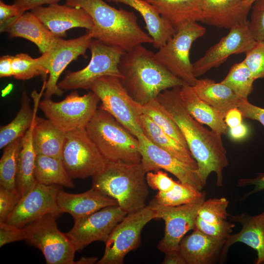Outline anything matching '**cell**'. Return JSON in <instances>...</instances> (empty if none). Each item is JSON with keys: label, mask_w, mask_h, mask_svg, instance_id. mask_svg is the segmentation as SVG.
<instances>
[{"label": "cell", "mask_w": 264, "mask_h": 264, "mask_svg": "<svg viewBox=\"0 0 264 264\" xmlns=\"http://www.w3.org/2000/svg\"><path fill=\"white\" fill-rule=\"evenodd\" d=\"M180 87L161 92L156 98L182 133L188 148L196 160L197 173L204 186L209 175L217 176V186H223V169L229 164L221 134L209 130L197 121L183 106Z\"/></svg>", "instance_id": "6da1fadb"}, {"label": "cell", "mask_w": 264, "mask_h": 264, "mask_svg": "<svg viewBox=\"0 0 264 264\" xmlns=\"http://www.w3.org/2000/svg\"><path fill=\"white\" fill-rule=\"evenodd\" d=\"M118 69L122 85L142 106L155 99L166 89L187 85L159 63L154 53L142 44L123 54Z\"/></svg>", "instance_id": "7a4b0ae2"}, {"label": "cell", "mask_w": 264, "mask_h": 264, "mask_svg": "<svg viewBox=\"0 0 264 264\" xmlns=\"http://www.w3.org/2000/svg\"><path fill=\"white\" fill-rule=\"evenodd\" d=\"M66 4L82 8L91 17L93 26L88 33L93 39L127 52L144 44H152L133 11L116 9L103 0H66Z\"/></svg>", "instance_id": "3957f363"}, {"label": "cell", "mask_w": 264, "mask_h": 264, "mask_svg": "<svg viewBox=\"0 0 264 264\" xmlns=\"http://www.w3.org/2000/svg\"><path fill=\"white\" fill-rule=\"evenodd\" d=\"M146 173L141 163L106 162L104 169L92 177V186L115 199L127 213L145 207L149 190Z\"/></svg>", "instance_id": "277c9868"}, {"label": "cell", "mask_w": 264, "mask_h": 264, "mask_svg": "<svg viewBox=\"0 0 264 264\" xmlns=\"http://www.w3.org/2000/svg\"><path fill=\"white\" fill-rule=\"evenodd\" d=\"M86 130L106 161L141 163L137 138L101 106L98 107Z\"/></svg>", "instance_id": "5b68a950"}, {"label": "cell", "mask_w": 264, "mask_h": 264, "mask_svg": "<svg viewBox=\"0 0 264 264\" xmlns=\"http://www.w3.org/2000/svg\"><path fill=\"white\" fill-rule=\"evenodd\" d=\"M206 29L197 21H188L176 28L173 36L154 53L155 57L168 70L194 86L198 79L193 73L190 51L193 43L203 36Z\"/></svg>", "instance_id": "8992f818"}, {"label": "cell", "mask_w": 264, "mask_h": 264, "mask_svg": "<svg viewBox=\"0 0 264 264\" xmlns=\"http://www.w3.org/2000/svg\"><path fill=\"white\" fill-rule=\"evenodd\" d=\"M101 102L100 106L113 116L130 132L138 138L143 133L139 118L143 114V106L135 102L122 84L120 78L105 76L90 86Z\"/></svg>", "instance_id": "52a82bcc"}, {"label": "cell", "mask_w": 264, "mask_h": 264, "mask_svg": "<svg viewBox=\"0 0 264 264\" xmlns=\"http://www.w3.org/2000/svg\"><path fill=\"white\" fill-rule=\"evenodd\" d=\"M46 214L23 228L24 240L39 249L47 264H74L76 250L66 235L58 228L56 219Z\"/></svg>", "instance_id": "ba28073f"}, {"label": "cell", "mask_w": 264, "mask_h": 264, "mask_svg": "<svg viewBox=\"0 0 264 264\" xmlns=\"http://www.w3.org/2000/svg\"><path fill=\"white\" fill-rule=\"evenodd\" d=\"M91 59L84 68L76 71H69L58 83L62 90L90 89L91 85L98 79L105 76L121 78L118 65L123 54V49L106 44L92 39L89 48Z\"/></svg>", "instance_id": "9c48e42d"}, {"label": "cell", "mask_w": 264, "mask_h": 264, "mask_svg": "<svg viewBox=\"0 0 264 264\" xmlns=\"http://www.w3.org/2000/svg\"><path fill=\"white\" fill-rule=\"evenodd\" d=\"M99 101L91 90L83 95L73 91L59 102L44 98L40 101L39 108L54 125L67 132L86 128L95 114Z\"/></svg>", "instance_id": "30bf717a"}, {"label": "cell", "mask_w": 264, "mask_h": 264, "mask_svg": "<svg viewBox=\"0 0 264 264\" xmlns=\"http://www.w3.org/2000/svg\"><path fill=\"white\" fill-rule=\"evenodd\" d=\"M154 219H156V213L150 204L128 213L110 234L104 255L97 264H123L125 256L139 246L142 230Z\"/></svg>", "instance_id": "8fae6325"}, {"label": "cell", "mask_w": 264, "mask_h": 264, "mask_svg": "<svg viewBox=\"0 0 264 264\" xmlns=\"http://www.w3.org/2000/svg\"><path fill=\"white\" fill-rule=\"evenodd\" d=\"M62 160L72 179L92 177L104 169L107 162L86 128L66 132Z\"/></svg>", "instance_id": "7c38bea8"}, {"label": "cell", "mask_w": 264, "mask_h": 264, "mask_svg": "<svg viewBox=\"0 0 264 264\" xmlns=\"http://www.w3.org/2000/svg\"><path fill=\"white\" fill-rule=\"evenodd\" d=\"M205 199V193L195 202L176 206L162 205L154 199L151 201L149 204L155 211L156 219L165 222L164 236L157 245L158 250L164 253L179 250L185 235L195 228L198 211Z\"/></svg>", "instance_id": "4fadbf2b"}, {"label": "cell", "mask_w": 264, "mask_h": 264, "mask_svg": "<svg viewBox=\"0 0 264 264\" xmlns=\"http://www.w3.org/2000/svg\"><path fill=\"white\" fill-rule=\"evenodd\" d=\"M127 214L119 205L106 207L74 220L72 228L65 234L76 251H80L94 242L105 243L115 226Z\"/></svg>", "instance_id": "5bb4252c"}, {"label": "cell", "mask_w": 264, "mask_h": 264, "mask_svg": "<svg viewBox=\"0 0 264 264\" xmlns=\"http://www.w3.org/2000/svg\"><path fill=\"white\" fill-rule=\"evenodd\" d=\"M92 40L88 32L73 39L61 38L51 50L38 58L49 74L44 93V98H50L53 95L62 96L63 90L59 87L58 84L61 74L70 62L81 55H85Z\"/></svg>", "instance_id": "9a60e30c"}, {"label": "cell", "mask_w": 264, "mask_h": 264, "mask_svg": "<svg viewBox=\"0 0 264 264\" xmlns=\"http://www.w3.org/2000/svg\"><path fill=\"white\" fill-rule=\"evenodd\" d=\"M256 42L249 30L248 21L230 28L226 36L193 64L194 76L198 78L212 68L219 67L232 55L246 53Z\"/></svg>", "instance_id": "2e32d148"}, {"label": "cell", "mask_w": 264, "mask_h": 264, "mask_svg": "<svg viewBox=\"0 0 264 264\" xmlns=\"http://www.w3.org/2000/svg\"><path fill=\"white\" fill-rule=\"evenodd\" d=\"M60 190L58 185L37 183L32 190L21 198L5 222L23 228L46 214L59 217L63 214L57 201Z\"/></svg>", "instance_id": "e0dca14e"}, {"label": "cell", "mask_w": 264, "mask_h": 264, "mask_svg": "<svg viewBox=\"0 0 264 264\" xmlns=\"http://www.w3.org/2000/svg\"><path fill=\"white\" fill-rule=\"evenodd\" d=\"M137 139L141 156V163L146 173L163 169L173 174L181 183L202 190L204 186L197 170L154 145L144 134Z\"/></svg>", "instance_id": "ac0fdd59"}, {"label": "cell", "mask_w": 264, "mask_h": 264, "mask_svg": "<svg viewBox=\"0 0 264 264\" xmlns=\"http://www.w3.org/2000/svg\"><path fill=\"white\" fill-rule=\"evenodd\" d=\"M31 12L55 36L62 38L66 31L75 27L90 30L93 22L90 15L83 8L57 3L40 6Z\"/></svg>", "instance_id": "d6986e66"}, {"label": "cell", "mask_w": 264, "mask_h": 264, "mask_svg": "<svg viewBox=\"0 0 264 264\" xmlns=\"http://www.w3.org/2000/svg\"><path fill=\"white\" fill-rule=\"evenodd\" d=\"M0 30L11 38H22L33 43L42 54L51 50L62 38L54 35L31 11H25L0 25Z\"/></svg>", "instance_id": "ffe728a7"}, {"label": "cell", "mask_w": 264, "mask_h": 264, "mask_svg": "<svg viewBox=\"0 0 264 264\" xmlns=\"http://www.w3.org/2000/svg\"><path fill=\"white\" fill-rule=\"evenodd\" d=\"M230 221L240 223L242 229L237 233L229 235L225 239L220 256V262L225 258L230 247L236 242H242L257 252L255 263L264 264V211L256 216L247 213L230 215Z\"/></svg>", "instance_id": "44dd1931"}, {"label": "cell", "mask_w": 264, "mask_h": 264, "mask_svg": "<svg viewBox=\"0 0 264 264\" xmlns=\"http://www.w3.org/2000/svg\"><path fill=\"white\" fill-rule=\"evenodd\" d=\"M251 7L243 0H204L201 22L230 29L248 21Z\"/></svg>", "instance_id": "7402d4cb"}, {"label": "cell", "mask_w": 264, "mask_h": 264, "mask_svg": "<svg viewBox=\"0 0 264 264\" xmlns=\"http://www.w3.org/2000/svg\"><path fill=\"white\" fill-rule=\"evenodd\" d=\"M225 239L208 235L195 228L180 242L179 251L186 264H209L220 256Z\"/></svg>", "instance_id": "603a6c76"}, {"label": "cell", "mask_w": 264, "mask_h": 264, "mask_svg": "<svg viewBox=\"0 0 264 264\" xmlns=\"http://www.w3.org/2000/svg\"><path fill=\"white\" fill-rule=\"evenodd\" d=\"M57 201L61 212L69 214L74 220L103 208L118 205L115 199L92 187L79 194H72L60 190Z\"/></svg>", "instance_id": "cb8c5ba5"}, {"label": "cell", "mask_w": 264, "mask_h": 264, "mask_svg": "<svg viewBox=\"0 0 264 264\" xmlns=\"http://www.w3.org/2000/svg\"><path fill=\"white\" fill-rule=\"evenodd\" d=\"M46 83V81L45 80L40 92L38 93L35 90L31 93L34 102L33 109L31 107L30 99L26 92L22 93L21 107L16 117L9 123L0 128V149L18 138L23 137L29 128L39 108L41 98L44 94Z\"/></svg>", "instance_id": "d4e9b609"}, {"label": "cell", "mask_w": 264, "mask_h": 264, "mask_svg": "<svg viewBox=\"0 0 264 264\" xmlns=\"http://www.w3.org/2000/svg\"><path fill=\"white\" fill-rule=\"evenodd\" d=\"M120 3L136 10L146 24L148 34L153 40V45L159 49L163 46L176 31V28L162 18L155 8L146 0H106Z\"/></svg>", "instance_id": "484cf974"}, {"label": "cell", "mask_w": 264, "mask_h": 264, "mask_svg": "<svg viewBox=\"0 0 264 264\" xmlns=\"http://www.w3.org/2000/svg\"><path fill=\"white\" fill-rule=\"evenodd\" d=\"M182 103L188 112L198 122L207 125L212 131L225 134L228 127L224 118L211 106L200 99L192 86L185 85L180 87Z\"/></svg>", "instance_id": "4316f807"}, {"label": "cell", "mask_w": 264, "mask_h": 264, "mask_svg": "<svg viewBox=\"0 0 264 264\" xmlns=\"http://www.w3.org/2000/svg\"><path fill=\"white\" fill-rule=\"evenodd\" d=\"M198 96L224 118L230 110L239 108L244 99L224 84L208 78L198 79L192 86Z\"/></svg>", "instance_id": "83f0119b"}, {"label": "cell", "mask_w": 264, "mask_h": 264, "mask_svg": "<svg viewBox=\"0 0 264 264\" xmlns=\"http://www.w3.org/2000/svg\"><path fill=\"white\" fill-rule=\"evenodd\" d=\"M37 116L36 113L31 125L22 138L18 156L16 185L21 198L32 190L37 183L34 175L36 153L33 139Z\"/></svg>", "instance_id": "f1b7e54d"}, {"label": "cell", "mask_w": 264, "mask_h": 264, "mask_svg": "<svg viewBox=\"0 0 264 264\" xmlns=\"http://www.w3.org/2000/svg\"><path fill=\"white\" fill-rule=\"evenodd\" d=\"M146 0L176 29L186 22H201L204 0Z\"/></svg>", "instance_id": "f546056e"}, {"label": "cell", "mask_w": 264, "mask_h": 264, "mask_svg": "<svg viewBox=\"0 0 264 264\" xmlns=\"http://www.w3.org/2000/svg\"><path fill=\"white\" fill-rule=\"evenodd\" d=\"M139 122L144 134L152 143L197 170V163L188 148L167 134L147 115L142 114Z\"/></svg>", "instance_id": "4dcf8cb0"}, {"label": "cell", "mask_w": 264, "mask_h": 264, "mask_svg": "<svg viewBox=\"0 0 264 264\" xmlns=\"http://www.w3.org/2000/svg\"><path fill=\"white\" fill-rule=\"evenodd\" d=\"M66 132L49 119L37 116L33 130V145L36 154L62 159Z\"/></svg>", "instance_id": "1f68e13d"}, {"label": "cell", "mask_w": 264, "mask_h": 264, "mask_svg": "<svg viewBox=\"0 0 264 264\" xmlns=\"http://www.w3.org/2000/svg\"><path fill=\"white\" fill-rule=\"evenodd\" d=\"M34 175L40 184L59 185L69 188L75 186L60 158L36 154Z\"/></svg>", "instance_id": "d6a6232c"}, {"label": "cell", "mask_w": 264, "mask_h": 264, "mask_svg": "<svg viewBox=\"0 0 264 264\" xmlns=\"http://www.w3.org/2000/svg\"><path fill=\"white\" fill-rule=\"evenodd\" d=\"M22 138H19L5 146L0 159V186L14 191H17L16 180Z\"/></svg>", "instance_id": "836d02e7"}, {"label": "cell", "mask_w": 264, "mask_h": 264, "mask_svg": "<svg viewBox=\"0 0 264 264\" xmlns=\"http://www.w3.org/2000/svg\"><path fill=\"white\" fill-rule=\"evenodd\" d=\"M255 79L243 61L234 64L220 82L230 88L238 96L247 99L253 90Z\"/></svg>", "instance_id": "e575fe53"}, {"label": "cell", "mask_w": 264, "mask_h": 264, "mask_svg": "<svg viewBox=\"0 0 264 264\" xmlns=\"http://www.w3.org/2000/svg\"><path fill=\"white\" fill-rule=\"evenodd\" d=\"M143 113L148 116L167 134L188 148L179 128L166 112L157 98L143 106Z\"/></svg>", "instance_id": "d590c367"}, {"label": "cell", "mask_w": 264, "mask_h": 264, "mask_svg": "<svg viewBox=\"0 0 264 264\" xmlns=\"http://www.w3.org/2000/svg\"><path fill=\"white\" fill-rule=\"evenodd\" d=\"M188 184L179 181L171 191L158 192L154 200L157 203L168 206H176L193 203L198 200L204 193Z\"/></svg>", "instance_id": "8d00e7d4"}, {"label": "cell", "mask_w": 264, "mask_h": 264, "mask_svg": "<svg viewBox=\"0 0 264 264\" xmlns=\"http://www.w3.org/2000/svg\"><path fill=\"white\" fill-rule=\"evenodd\" d=\"M228 204L225 198L205 200L198 211L196 220L210 225L220 224L230 216L227 212Z\"/></svg>", "instance_id": "74e56055"}, {"label": "cell", "mask_w": 264, "mask_h": 264, "mask_svg": "<svg viewBox=\"0 0 264 264\" xmlns=\"http://www.w3.org/2000/svg\"><path fill=\"white\" fill-rule=\"evenodd\" d=\"M12 66L13 76L17 80H27L39 75L45 77L48 74L38 58H33L26 53L13 56Z\"/></svg>", "instance_id": "f35d334b"}, {"label": "cell", "mask_w": 264, "mask_h": 264, "mask_svg": "<svg viewBox=\"0 0 264 264\" xmlns=\"http://www.w3.org/2000/svg\"><path fill=\"white\" fill-rule=\"evenodd\" d=\"M243 61L255 80L264 78V41H257Z\"/></svg>", "instance_id": "ab89813d"}, {"label": "cell", "mask_w": 264, "mask_h": 264, "mask_svg": "<svg viewBox=\"0 0 264 264\" xmlns=\"http://www.w3.org/2000/svg\"><path fill=\"white\" fill-rule=\"evenodd\" d=\"M251 8L249 30L256 41H264V0H256Z\"/></svg>", "instance_id": "60d3db41"}, {"label": "cell", "mask_w": 264, "mask_h": 264, "mask_svg": "<svg viewBox=\"0 0 264 264\" xmlns=\"http://www.w3.org/2000/svg\"><path fill=\"white\" fill-rule=\"evenodd\" d=\"M21 198L18 191L0 187V222L6 221Z\"/></svg>", "instance_id": "b9f144b4"}, {"label": "cell", "mask_w": 264, "mask_h": 264, "mask_svg": "<svg viewBox=\"0 0 264 264\" xmlns=\"http://www.w3.org/2000/svg\"><path fill=\"white\" fill-rule=\"evenodd\" d=\"M146 178L150 187L160 192H167L171 191L176 182L169 177L166 173L160 170L154 172L147 173Z\"/></svg>", "instance_id": "7bdbcfd3"}, {"label": "cell", "mask_w": 264, "mask_h": 264, "mask_svg": "<svg viewBox=\"0 0 264 264\" xmlns=\"http://www.w3.org/2000/svg\"><path fill=\"white\" fill-rule=\"evenodd\" d=\"M24 239L23 228L18 227L5 222H0V247Z\"/></svg>", "instance_id": "ee69618b"}, {"label": "cell", "mask_w": 264, "mask_h": 264, "mask_svg": "<svg viewBox=\"0 0 264 264\" xmlns=\"http://www.w3.org/2000/svg\"><path fill=\"white\" fill-rule=\"evenodd\" d=\"M243 117L256 120L264 127V109L257 107L244 99L238 108Z\"/></svg>", "instance_id": "f6af8a7d"}, {"label": "cell", "mask_w": 264, "mask_h": 264, "mask_svg": "<svg viewBox=\"0 0 264 264\" xmlns=\"http://www.w3.org/2000/svg\"><path fill=\"white\" fill-rule=\"evenodd\" d=\"M237 185L238 187L254 186V189L244 195V198L262 191L264 190V173H258L253 178L240 179L238 180Z\"/></svg>", "instance_id": "bcb514c9"}, {"label": "cell", "mask_w": 264, "mask_h": 264, "mask_svg": "<svg viewBox=\"0 0 264 264\" xmlns=\"http://www.w3.org/2000/svg\"><path fill=\"white\" fill-rule=\"evenodd\" d=\"M60 0H15L13 4L18 7L22 14L28 10H32L35 7L43 6L45 4L49 5L57 3Z\"/></svg>", "instance_id": "7dc6e473"}, {"label": "cell", "mask_w": 264, "mask_h": 264, "mask_svg": "<svg viewBox=\"0 0 264 264\" xmlns=\"http://www.w3.org/2000/svg\"><path fill=\"white\" fill-rule=\"evenodd\" d=\"M21 14L18 7L14 4L9 5L0 0V25Z\"/></svg>", "instance_id": "c3c4849f"}, {"label": "cell", "mask_w": 264, "mask_h": 264, "mask_svg": "<svg viewBox=\"0 0 264 264\" xmlns=\"http://www.w3.org/2000/svg\"><path fill=\"white\" fill-rule=\"evenodd\" d=\"M242 117L241 111L238 108H236L227 112L224 120L228 128H232L242 123Z\"/></svg>", "instance_id": "681fc988"}, {"label": "cell", "mask_w": 264, "mask_h": 264, "mask_svg": "<svg viewBox=\"0 0 264 264\" xmlns=\"http://www.w3.org/2000/svg\"><path fill=\"white\" fill-rule=\"evenodd\" d=\"M13 56L6 55L0 58V77L13 76L12 60Z\"/></svg>", "instance_id": "f907efd6"}, {"label": "cell", "mask_w": 264, "mask_h": 264, "mask_svg": "<svg viewBox=\"0 0 264 264\" xmlns=\"http://www.w3.org/2000/svg\"><path fill=\"white\" fill-rule=\"evenodd\" d=\"M248 133L247 126L242 123L232 128H229V134L231 139L234 140H241L246 137Z\"/></svg>", "instance_id": "816d5d0a"}, {"label": "cell", "mask_w": 264, "mask_h": 264, "mask_svg": "<svg viewBox=\"0 0 264 264\" xmlns=\"http://www.w3.org/2000/svg\"><path fill=\"white\" fill-rule=\"evenodd\" d=\"M165 254L163 264H186L179 250L169 251Z\"/></svg>", "instance_id": "f5cc1de1"}, {"label": "cell", "mask_w": 264, "mask_h": 264, "mask_svg": "<svg viewBox=\"0 0 264 264\" xmlns=\"http://www.w3.org/2000/svg\"><path fill=\"white\" fill-rule=\"evenodd\" d=\"M98 257H82L77 261L75 262V264H93L98 262Z\"/></svg>", "instance_id": "db71d44e"}, {"label": "cell", "mask_w": 264, "mask_h": 264, "mask_svg": "<svg viewBox=\"0 0 264 264\" xmlns=\"http://www.w3.org/2000/svg\"><path fill=\"white\" fill-rule=\"evenodd\" d=\"M256 0H243V1L248 5L251 6Z\"/></svg>", "instance_id": "11a10c76"}]
</instances>
